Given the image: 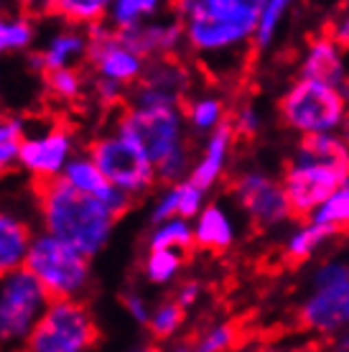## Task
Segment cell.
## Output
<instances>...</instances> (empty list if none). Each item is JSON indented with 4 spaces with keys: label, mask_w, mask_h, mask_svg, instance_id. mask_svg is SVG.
<instances>
[{
    "label": "cell",
    "mask_w": 349,
    "mask_h": 352,
    "mask_svg": "<svg viewBox=\"0 0 349 352\" xmlns=\"http://www.w3.org/2000/svg\"><path fill=\"white\" fill-rule=\"evenodd\" d=\"M46 235L67 243L82 256H97L110 240L115 214L105 202L77 192L64 179H46L34 184Z\"/></svg>",
    "instance_id": "cell-1"
},
{
    "label": "cell",
    "mask_w": 349,
    "mask_h": 352,
    "mask_svg": "<svg viewBox=\"0 0 349 352\" xmlns=\"http://www.w3.org/2000/svg\"><path fill=\"white\" fill-rule=\"evenodd\" d=\"M52 296L26 268L0 276V352H26Z\"/></svg>",
    "instance_id": "cell-2"
},
{
    "label": "cell",
    "mask_w": 349,
    "mask_h": 352,
    "mask_svg": "<svg viewBox=\"0 0 349 352\" xmlns=\"http://www.w3.org/2000/svg\"><path fill=\"white\" fill-rule=\"evenodd\" d=\"M265 3L243 0H199L181 3L176 8L186 16V36L194 49H222L245 38L262 16Z\"/></svg>",
    "instance_id": "cell-3"
},
{
    "label": "cell",
    "mask_w": 349,
    "mask_h": 352,
    "mask_svg": "<svg viewBox=\"0 0 349 352\" xmlns=\"http://www.w3.org/2000/svg\"><path fill=\"white\" fill-rule=\"evenodd\" d=\"M23 268L44 286L52 301H79L89 286V258L46 232L34 238Z\"/></svg>",
    "instance_id": "cell-4"
},
{
    "label": "cell",
    "mask_w": 349,
    "mask_h": 352,
    "mask_svg": "<svg viewBox=\"0 0 349 352\" xmlns=\"http://www.w3.org/2000/svg\"><path fill=\"white\" fill-rule=\"evenodd\" d=\"M115 133L140 148L153 166L166 161L171 153L183 148L181 143V115L174 105L158 107H128L117 118Z\"/></svg>",
    "instance_id": "cell-5"
},
{
    "label": "cell",
    "mask_w": 349,
    "mask_h": 352,
    "mask_svg": "<svg viewBox=\"0 0 349 352\" xmlns=\"http://www.w3.org/2000/svg\"><path fill=\"white\" fill-rule=\"evenodd\" d=\"M100 340L95 317L82 301H52L26 352H87Z\"/></svg>",
    "instance_id": "cell-6"
},
{
    "label": "cell",
    "mask_w": 349,
    "mask_h": 352,
    "mask_svg": "<svg viewBox=\"0 0 349 352\" xmlns=\"http://www.w3.org/2000/svg\"><path fill=\"white\" fill-rule=\"evenodd\" d=\"M87 151L107 182L128 197L148 192L156 182V166L148 161V156L117 133L95 138Z\"/></svg>",
    "instance_id": "cell-7"
},
{
    "label": "cell",
    "mask_w": 349,
    "mask_h": 352,
    "mask_svg": "<svg viewBox=\"0 0 349 352\" xmlns=\"http://www.w3.org/2000/svg\"><path fill=\"white\" fill-rule=\"evenodd\" d=\"M344 113L339 89L314 80H304L280 100L283 120L304 133H322L334 128Z\"/></svg>",
    "instance_id": "cell-8"
},
{
    "label": "cell",
    "mask_w": 349,
    "mask_h": 352,
    "mask_svg": "<svg viewBox=\"0 0 349 352\" xmlns=\"http://www.w3.org/2000/svg\"><path fill=\"white\" fill-rule=\"evenodd\" d=\"M344 182H347V176L324 166L291 168L286 189H283L286 202H289V217L298 222L308 220L319 204H326L339 189H344Z\"/></svg>",
    "instance_id": "cell-9"
},
{
    "label": "cell",
    "mask_w": 349,
    "mask_h": 352,
    "mask_svg": "<svg viewBox=\"0 0 349 352\" xmlns=\"http://www.w3.org/2000/svg\"><path fill=\"white\" fill-rule=\"evenodd\" d=\"M89 62L95 64L100 80L120 87L143 77V59L122 44L115 28H105L102 23L89 28Z\"/></svg>",
    "instance_id": "cell-10"
},
{
    "label": "cell",
    "mask_w": 349,
    "mask_h": 352,
    "mask_svg": "<svg viewBox=\"0 0 349 352\" xmlns=\"http://www.w3.org/2000/svg\"><path fill=\"white\" fill-rule=\"evenodd\" d=\"M71 153V135L64 128L49 131L38 138H23L18 148V161L21 166L28 168L36 176V182L46 179H59L69 164Z\"/></svg>",
    "instance_id": "cell-11"
},
{
    "label": "cell",
    "mask_w": 349,
    "mask_h": 352,
    "mask_svg": "<svg viewBox=\"0 0 349 352\" xmlns=\"http://www.w3.org/2000/svg\"><path fill=\"white\" fill-rule=\"evenodd\" d=\"M235 192L240 204L260 225H273L280 217H289L286 192L278 184H273L271 179H265V176H243L237 182Z\"/></svg>",
    "instance_id": "cell-12"
},
{
    "label": "cell",
    "mask_w": 349,
    "mask_h": 352,
    "mask_svg": "<svg viewBox=\"0 0 349 352\" xmlns=\"http://www.w3.org/2000/svg\"><path fill=\"white\" fill-rule=\"evenodd\" d=\"M61 179H64L67 184L74 186L77 192L87 194V197H95V199H100V202H105L117 217L131 207V197L122 194L120 189H115V186L105 179V174L95 166V161L89 159V156L87 159H85V156L71 159L69 164H67V168H64Z\"/></svg>",
    "instance_id": "cell-13"
},
{
    "label": "cell",
    "mask_w": 349,
    "mask_h": 352,
    "mask_svg": "<svg viewBox=\"0 0 349 352\" xmlns=\"http://www.w3.org/2000/svg\"><path fill=\"white\" fill-rule=\"evenodd\" d=\"M298 329H334L349 322V281L319 291L298 311Z\"/></svg>",
    "instance_id": "cell-14"
},
{
    "label": "cell",
    "mask_w": 349,
    "mask_h": 352,
    "mask_svg": "<svg viewBox=\"0 0 349 352\" xmlns=\"http://www.w3.org/2000/svg\"><path fill=\"white\" fill-rule=\"evenodd\" d=\"M117 38L128 46L131 52L143 56L150 54H168L176 46L179 36L183 34V26L179 21H168V23H140V26L131 28V31H115Z\"/></svg>",
    "instance_id": "cell-15"
},
{
    "label": "cell",
    "mask_w": 349,
    "mask_h": 352,
    "mask_svg": "<svg viewBox=\"0 0 349 352\" xmlns=\"http://www.w3.org/2000/svg\"><path fill=\"white\" fill-rule=\"evenodd\" d=\"M87 49H89V38H85L74 28H67V31L54 36L44 52L31 54V67L36 72H41V74L59 72V69H74L71 64L77 62Z\"/></svg>",
    "instance_id": "cell-16"
},
{
    "label": "cell",
    "mask_w": 349,
    "mask_h": 352,
    "mask_svg": "<svg viewBox=\"0 0 349 352\" xmlns=\"http://www.w3.org/2000/svg\"><path fill=\"white\" fill-rule=\"evenodd\" d=\"M34 235L23 220L10 212H0V276L23 268Z\"/></svg>",
    "instance_id": "cell-17"
},
{
    "label": "cell",
    "mask_w": 349,
    "mask_h": 352,
    "mask_svg": "<svg viewBox=\"0 0 349 352\" xmlns=\"http://www.w3.org/2000/svg\"><path fill=\"white\" fill-rule=\"evenodd\" d=\"M301 166H324L332 168L337 174L349 176V153L347 146L339 143L332 135H322V133H308L301 141Z\"/></svg>",
    "instance_id": "cell-18"
},
{
    "label": "cell",
    "mask_w": 349,
    "mask_h": 352,
    "mask_svg": "<svg viewBox=\"0 0 349 352\" xmlns=\"http://www.w3.org/2000/svg\"><path fill=\"white\" fill-rule=\"evenodd\" d=\"M229 135H232V128H229L227 123L219 125L217 131H214V135H212V141H210V146H207V151H204V159H201V164L194 168L192 184L196 186L199 192L214 184V179H217L219 171H222L225 153H227V146H229Z\"/></svg>",
    "instance_id": "cell-19"
},
{
    "label": "cell",
    "mask_w": 349,
    "mask_h": 352,
    "mask_svg": "<svg viewBox=\"0 0 349 352\" xmlns=\"http://www.w3.org/2000/svg\"><path fill=\"white\" fill-rule=\"evenodd\" d=\"M304 74H306V80L322 82V85H329V87H334V85L341 82L339 56H337L329 38H322L319 44L311 46V54H308V59H306Z\"/></svg>",
    "instance_id": "cell-20"
},
{
    "label": "cell",
    "mask_w": 349,
    "mask_h": 352,
    "mask_svg": "<svg viewBox=\"0 0 349 352\" xmlns=\"http://www.w3.org/2000/svg\"><path fill=\"white\" fill-rule=\"evenodd\" d=\"M194 240H196L199 248H207V250H214V253H222L232 243V228H229L227 217L222 214L219 207L212 204V207L201 212Z\"/></svg>",
    "instance_id": "cell-21"
},
{
    "label": "cell",
    "mask_w": 349,
    "mask_h": 352,
    "mask_svg": "<svg viewBox=\"0 0 349 352\" xmlns=\"http://www.w3.org/2000/svg\"><path fill=\"white\" fill-rule=\"evenodd\" d=\"M46 10L54 13V16L67 18L74 26H89V28L102 23V18L110 16L107 13L110 6L102 3V0H59V3H49Z\"/></svg>",
    "instance_id": "cell-22"
},
{
    "label": "cell",
    "mask_w": 349,
    "mask_h": 352,
    "mask_svg": "<svg viewBox=\"0 0 349 352\" xmlns=\"http://www.w3.org/2000/svg\"><path fill=\"white\" fill-rule=\"evenodd\" d=\"M158 3L156 0H117L110 6V21H113L115 31H131L140 26L143 18L156 16Z\"/></svg>",
    "instance_id": "cell-23"
},
{
    "label": "cell",
    "mask_w": 349,
    "mask_h": 352,
    "mask_svg": "<svg viewBox=\"0 0 349 352\" xmlns=\"http://www.w3.org/2000/svg\"><path fill=\"white\" fill-rule=\"evenodd\" d=\"M194 235L186 220H168L153 232L150 238V250H179V253H189L194 248Z\"/></svg>",
    "instance_id": "cell-24"
},
{
    "label": "cell",
    "mask_w": 349,
    "mask_h": 352,
    "mask_svg": "<svg viewBox=\"0 0 349 352\" xmlns=\"http://www.w3.org/2000/svg\"><path fill=\"white\" fill-rule=\"evenodd\" d=\"M34 38V26L26 18H3L0 16V54L23 49Z\"/></svg>",
    "instance_id": "cell-25"
},
{
    "label": "cell",
    "mask_w": 349,
    "mask_h": 352,
    "mask_svg": "<svg viewBox=\"0 0 349 352\" xmlns=\"http://www.w3.org/2000/svg\"><path fill=\"white\" fill-rule=\"evenodd\" d=\"M183 256L179 250H150L146 261V276L153 283H166L181 265Z\"/></svg>",
    "instance_id": "cell-26"
},
{
    "label": "cell",
    "mask_w": 349,
    "mask_h": 352,
    "mask_svg": "<svg viewBox=\"0 0 349 352\" xmlns=\"http://www.w3.org/2000/svg\"><path fill=\"white\" fill-rule=\"evenodd\" d=\"M183 322V307L179 301H168L164 307L156 309V314L150 317V332L156 337H171Z\"/></svg>",
    "instance_id": "cell-27"
},
{
    "label": "cell",
    "mask_w": 349,
    "mask_h": 352,
    "mask_svg": "<svg viewBox=\"0 0 349 352\" xmlns=\"http://www.w3.org/2000/svg\"><path fill=\"white\" fill-rule=\"evenodd\" d=\"M316 225H344L349 222V186L339 189L314 217Z\"/></svg>",
    "instance_id": "cell-28"
},
{
    "label": "cell",
    "mask_w": 349,
    "mask_h": 352,
    "mask_svg": "<svg viewBox=\"0 0 349 352\" xmlns=\"http://www.w3.org/2000/svg\"><path fill=\"white\" fill-rule=\"evenodd\" d=\"M46 77V87L52 89L54 95L64 97V100H74L82 92V77H79L77 69H59V72H49Z\"/></svg>",
    "instance_id": "cell-29"
},
{
    "label": "cell",
    "mask_w": 349,
    "mask_h": 352,
    "mask_svg": "<svg viewBox=\"0 0 349 352\" xmlns=\"http://www.w3.org/2000/svg\"><path fill=\"white\" fill-rule=\"evenodd\" d=\"M186 115L194 120V125L204 131V128H212V125L219 123V118H222V105H219L217 100H199V102H194Z\"/></svg>",
    "instance_id": "cell-30"
},
{
    "label": "cell",
    "mask_w": 349,
    "mask_h": 352,
    "mask_svg": "<svg viewBox=\"0 0 349 352\" xmlns=\"http://www.w3.org/2000/svg\"><path fill=\"white\" fill-rule=\"evenodd\" d=\"M235 329H237L235 324H225V327H217V329H212L210 335H207L199 344H196V350H194V352H225L229 344H232V340L237 337Z\"/></svg>",
    "instance_id": "cell-31"
},
{
    "label": "cell",
    "mask_w": 349,
    "mask_h": 352,
    "mask_svg": "<svg viewBox=\"0 0 349 352\" xmlns=\"http://www.w3.org/2000/svg\"><path fill=\"white\" fill-rule=\"evenodd\" d=\"M176 192H179V217H194L196 212H199V204H201V192L192 182H186V184H179L176 186Z\"/></svg>",
    "instance_id": "cell-32"
},
{
    "label": "cell",
    "mask_w": 349,
    "mask_h": 352,
    "mask_svg": "<svg viewBox=\"0 0 349 352\" xmlns=\"http://www.w3.org/2000/svg\"><path fill=\"white\" fill-rule=\"evenodd\" d=\"M347 281H349V268L341 263L324 265L322 271L316 273V286H319V291L334 289V286H341V283H347Z\"/></svg>",
    "instance_id": "cell-33"
},
{
    "label": "cell",
    "mask_w": 349,
    "mask_h": 352,
    "mask_svg": "<svg viewBox=\"0 0 349 352\" xmlns=\"http://www.w3.org/2000/svg\"><path fill=\"white\" fill-rule=\"evenodd\" d=\"M280 10H283V3H265V6H262L260 26H258V34H260V41H258V44L260 46L268 44V38H271L273 28H275V21H278Z\"/></svg>",
    "instance_id": "cell-34"
},
{
    "label": "cell",
    "mask_w": 349,
    "mask_h": 352,
    "mask_svg": "<svg viewBox=\"0 0 349 352\" xmlns=\"http://www.w3.org/2000/svg\"><path fill=\"white\" fill-rule=\"evenodd\" d=\"M168 217H179V192H176V186L158 199L156 210H153V220L156 222H164Z\"/></svg>",
    "instance_id": "cell-35"
},
{
    "label": "cell",
    "mask_w": 349,
    "mask_h": 352,
    "mask_svg": "<svg viewBox=\"0 0 349 352\" xmlns=\"http://www.w3.org/2000/svg\"><path fill=\"white\" fill-rule=\"evenodd\" d=\"M122 301H125V309L131 311V317L135 319V322H140V324H150L148 307L143 304V299H140L138 294H128V296H122Z\"/></svg>",
    "instance_id": "cell-36"
},
{
    "label": "cell",
    "mask_w": 349,
    "mask_h": 352,
    "mask_svg": "<svg viewBox=\"0 0 349 352\" xmlns=\"http://www.w3.org/2000/svg\"><path fill=\"white\" fill-rule=\"evenodd\" d=\"M196 296H199V286H196V283H186V286H181V291H179V304H181V307H192L194 301H196Z\"/></svg>",
    "instance_id": "cell-37"
},
{
    "label": "cell",
    "mask_w": 349,
    "mask_h": 352,
    "mask_svg": "<svg viewBox=\"0 0 349 352\" xmlns=\"http://www.w3.org/2000/svg\"><path fill=\"white\" fill-rule=\"evenodd\" d=\"M334 38H337V44H339L341 49H349V18L341 26L334 28Z\"/></svg>",
    "instance_id": "cell-38"
},
{
    "label": "cell",
    "mask_w": 349,
    "mask_h": 352,
    "mask_svg": "<svg viewBox=\"0 0 349 352\" xmlns=\"http://www.w3.org/2000/svg\"><path fill=\"white\" fill-rule=\"evenodd\" d=\"M341 350L349 352V337H347V340H344V342H341Z\"/></svg>",
    "instance_id": "cell-39"
},
{
    "label": "cell",
    "mask_w": 349,
    "mask_h": 352,
    "mask_svg": "<svg viewBox=\"0 0 349 352\" xmlns=\"http://www.w3.org/2000/svg\"><path fill=\"white\" fill-rule=\"evenodd\" d=\"M174 352H189V347H183V344H181V347H176Z\"/></svg>",
    "instance_id": "cell-40"
},
{
    "label": "cell",
    "mask_w": 349,
    "mask_h": 352,
    "mask_svg": "<svg viewBox=\"0 0 349 352\" xmlns=\"http://www.w3.org/2000/svg\"><path fill=\"white\" fill-rule=\"evenodd\" d=\"M135 352H158V350H153V347H146V350H135Z\"/></svg>",
    "instance_id": "cell-41"
}]
</instances>
